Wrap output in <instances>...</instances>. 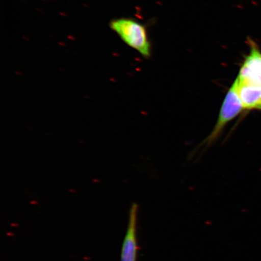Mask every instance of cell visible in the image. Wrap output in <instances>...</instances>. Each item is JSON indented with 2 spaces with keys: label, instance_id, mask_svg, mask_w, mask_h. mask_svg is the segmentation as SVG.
I'll return each mask as SVG.
<instances>
[{
  "label": "cell",
  "instance_id": "4",
  "mask_svg": "<svg viewBox=\"0 0 261 261\" xmlns=\"http://www.w3.org/2000/svg\"><path fill=\"white\" fill-rule=\"evenodd\" d=\"M138 205L132 204L130 208L128 228L123 243L121 261H136L138 257V244L137 238Z\"/></svg>",
  "mask_w": 261,
  "mask_h": 261
},
{
  "label": "cell",
  "instance_id": "2",
  "mask_svg": "<svg viewBox=\"0 0 261 261\" xmlns=\"http://www.w3.org/2000/svg\"><path fill=\"white\" fill-rule=\"evenodd\" d=\"M244 109L237 87L233 83L224 98L216 125L211 135L205 140V142L208 144L213 142L220 135L227 124L239 115Z\"/></svg>",
  "mask_w": 261,
  "mask_h": 261
},
{
  "label": "cell",
  "instance_id": "3",
  "mask_svg": "<svg viewBox=\"0 0 261 261\" xmlns=\"http://www.w3.org/2000/svg\"><path fill=\"white\" fill-rule=\"evenodd\" d=\"M237 80L261 88V52L252 42L250 54L245 59Z\"/></svg>",
  "mask_w": 261,
  "mask_h": 261
},
{
  "label": "cell",
  "instance_id": "6",
  "mask_svg": "<svg viewBox=\"0 0 261 261\" xmlns=\"http://www.w3.org/2000/svg\"><path fill=\"white\" fill-rule=\"evenodd\" d=\"M257 110H261V103H260V105L259 106L258 108H257Z\"/></svg>",
  "mask_w": 261,
  "mask_h": 261
},
{
  "label": "cell",
  "instance_id": "1",
  "mask_svg": "<svg viewBox=\"0 0 261 261\" xmlns=\"http://www.w3.org/2000/svg\"><path fill=\"white\" fill-rule=\"evenodd\" d=\"M110 26L127 45L143 57L151 56V44L144 25L133 19L121 18L113 19Z\"/></svg>",
  "mask_w": 261,
  "mask_h": 261
},
{
  "label": "cell",
  "instance_id": "5",
  "mask_svg": "<svg viewBox=\"0 0 261 261\" xmlns=\"http://www.w3.org/2000/svg\"><path fill=\"white\" fill-rule=\"evenodd\" d=\"M233 83L244 109H257L261 103V88L241 83L237 79Z\"/></svg>",
  "mask_w": 261,
  "mask_h": 261
}]
</instances>
